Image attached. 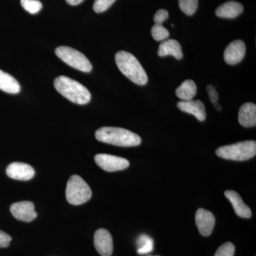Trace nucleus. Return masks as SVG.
Segmentation results:
<instances>
[{"instance_id":"obj_1","label":"nucleus","mask_w":256,"mask_h":256,"mask_svg":"<svg viewBox=\"0 0 256 256\" xmlns=\"http://www.w3.org/2000/svg\"><path fill=\"white\" fill-rule=\"evenodd\" d=\"M100 142L120 146H134L141 144V138L136 133L120 128L104 127L96 132Z\"/></svg>"},{"instance_id":"obj_2","label":"nucleus","mask_w":256,"mask_h":256,"mask_svg":"<svg viewBox=\"0 0 256 256\" xmlns=\"http://www.w3.org/2000/svg\"><path fill=\"white\" fill-rule=\"evenodd\" d=\"M54 87L64 97L78 105L88 104L92 99V94L86 88L76 80L64 76L56 78Z\"/></svg>"},{"instance_id":"obj_3","label":"nucleus","mask_w":256,"mask_h":256,"mask_svg":"<svg viewBox=\"0 0 256 256\" xmlns=\"http://www.w3.org/2000/svg\"><path fill=\"white\" fill-rule=\"evenodd\" d=\"M116 62L120 70L131 82L140 86L148 84L146 70L136 56L129 52L120 50L116 55Z\"/></svg>"},{"instance_id":"obj_4","label":"nucleus","mask_w":256,"mask_h":256,"mask_svg":"<svg viewBox=\"0 0 256 256\" xmlns=\"http://www.w3.org/2000/svg\"><path fill=\"white\" fill-rule=\"evenodd\" d=\"M217 156L224 159L234 161H245L254 158L256 154L255 141H244L220 146L216 151Z\"/></svg>"},{"instance_id":"obj_5","label":"nucleus","mask_w":256,"mask_h":256,"mask_svg":"<svg viewBox=\"0 0 256 256\" xmlns=\"http://www.w3.org/2000/svg\"><path fill=\"white\" fill-rule=\"evenodd\" d=\"M66 196L69 204L77 206L88 202L92 198V191L80 176L72 175L67 183Z\"/></svg>"},{"instance_id":"obj_6","label":"nucleus","mask_w":256,"mask_h":256,"mask_svg":"<svg viewBox=\"0 0 256 256\" xmlns=\"http://www.w3.org/2000/svg\"><path fill=\"white\" fill-rule=\"evenodd\" d=\"M55 53L60 60L72 68L85 73H89L92 70V66L90 60L78 50L72 47L62 46L56 48Z\"/></svg>"},{"instance_id":"obj_7","label":"nucleus","mask_w":256,"mask_h":256,"mask_svg":"<svg viewBox=\"0 0 256 256\" xmlns=\"http://www.w3.org/2000/svg\"><path fill=\"white\" fill-rule=\"evenodd\" d=\"M98 166L107 172H116L127 169L130 166L128 160L108 154H98L95 156Z\"/></svg>"},{"instance_id":"obj_8","label":"nucleus","mask_w":256,"mask_h":256,"mask_svg":"<svg viewBox=\"0 0 256 256\" xmlns=\"http://www.w3.org/2000/svg\"><path fill=\"white\" fill-rule=\"evenodd\" d=\"M10 212L14 218L22 222H32L37 216L34 205L31 202L24 201L12 204L10 206Z\"/></svg>"},{"instance_id":"obj_9","label":"nucleus","mask_w":256,"mask_h":256,"mask_svg":"<svg viewBox=\"0 0 256 256\" xmlns=\"http://www.w3.org/2000/svg\"><path fill=\"white\" fill-rule=\"evenodd\" d=\"M94 245L97 252L102 256H110L114 250L112 238L108 230L100 228L94 235Z\"/></svg>"},{"instance_id":"obj_10","label":"nucleus","mask_w":256,"mask_h":256,"mask_svg":"<svg viewBox=\"0 0 256 256\" xmlns=\"http://www.w3.org/2000/svg\"><path fill=\"white\" fill-rule=\"evenodd\" d=\"M196 224L200 233L204 236H208L213 232L215 226V216L210 210L198 208L196 213Z\"/></svg>"},{"instance_id":"obj_11","label":"nucleus","mask_w":256,"mask_h":256,"mask_svg":"<svg viewBox=\"0 0 256 256\" xmlns=\"http://www.w3.org/2000/svg\"><path fill=\"white\" fill-rule=\"evenodd\" d=\"M246 44L242 40H236L229 44L224 50V60L229 65L240 63L246 54Z\"/></svg>"},{"instance_id":"obj_12","label":"nucleus","mask_w":256,"mask_h":256,"mask_svg":"<svg viewBox=\"0 0 256 256\" xmlns=\"http://www.w3.org/2000/svg\"><path fill=\"white\" fill-rule=\"evenodd\" d=\"M6 173L9 178L21 181H28L35 175L34 168L22 162L11 163L6 168Z\"/></svg>"},{"instance_id":"obj_13","label":"nucleus","mask_w":256,"mask_h":256,"mask_svg":"<svg viewBox=\"0 0 256 256\" xmlns=\"http://www.w3.org/2000/svg\"><path fill=\"white\" fill-rule=\"evenodd\" d=\"M178 108L186 114H194L198 120L204 121L206 117V109L200 100H182L178 104Z\"/></svg>"},{"instance_id":"obj_14","label":"nucleus","mask_w":256,"mask_h":256,"mask_svg":"<svg viewBox=\"0 0 256 256\" xmlns=\"http://www.w3.org/2000/svg\"><path fill=\"white\" fill-rule=\"evenodd\" d=\"M224 194L233 205L234 210L238 216L244 218H249L252 217V210L244 203L242 197L237 192L228 190L225 192Z\"/></svg>"},{"instance_id":"obj_15","label":"nucleus","mask_w":256,"mask_h":256,"mask_svg":"<svg viewBox=\"0 0 256 256\" xmlns=\"http://www.w3.org/2000/svg\"><path fill=\"white\" fill-rule=\"evenodd\" d=\"M238 121L246 128L255 127L256 124V106L252 102H246L240 107Z\"/></svg>"},{"instance_id":"obj_16","label":"nucleus","mask_w":256,"mask_h":256,"mask_svg":"<svg viewBox=\"0 0 256 256\" xmlns=\"http://www.w3.org/2000/svg\"><path fill=\"white\" fill-rule=\"evenodd\" d=\"M244 11V6L235 1L227 2L217 8L216 14L218 18H233L240 15Z\"/></svg>"},{"instance_id":"obj_17","label":"nucleus","mask_w":256,"mask_h":256,"mask_svg":"<svg viewBox=\"0 0 256 256\" xmlns=\"http://www.w3.org/2000/svg\"><path fill=\"white\" fill-rule=\"evenodd\" d=\"M158 54L160 56L162 57L172 56L178 60L183 58L181 44L174 40H168L163 42L160 45Z\"/></svg>"},{"instance_id":"obj_18","label":"nucleus","mask_w":256,"mask_h":256,"mask_svg":"<svg viewBox=\"0 0 256 256\" xmlns=\"http://www.w3.org/2000/svg\"><path fill=\"white\" fill-rule=\"evenodd\" d=\"M0 90L8 94H18L21 90L20 84L10 74L0 70Z\"/></svg>"},{"instance_id":"obj_19","label":"nucleus","mask_w":256,"mask_h":256,"mask_svg":"<svg viewBox=\"0 0 256 256\" xmlns=\"http://www.w3.org/2000/svg\"><path fill=\"white\" fill-rule=\"evenodd\" d=\"M196 84L192 80H186L181 84L176 90V95L182 100H192L196 95Z\"/></svg>"},{"instance_id":"obj_20","label":"nucleus","mask_w":256,"mask_h":256,"mask_svg":"<svg viewBox=\"0 0 256 256\" xmlns=\"http://www.w3.org/2000/svg\"><path fill=\"white\" fill-rule=\"evenodd\" d=\"M198 0H178V6L184 13L192 16L198 8Z\"/></svg>"},{"instance_id":"obj_21","label":"nucleus","mask_w":256,"mask_h":256,"mask_svg":"<svg viewBox=\"0 0 256 256\" xmlns=\"http://www.w3.org/2000/svg\"><path fill=\"white\" fill-rule=\"evenodd\" d=\"M24 9L32 14H36L42 9V3L38 0H21Z\"/></svg>"},{"instance_id":"obj_22","label":"nucleus","mask_w":256,"mask_h":256,"mask_svg":"<svg viewBox=\"0 0 256 256\" xmlns=\"http://www.w3.org/2000/svg\"><path fill=\"white\" fill-rule=\"evenodd\" d=\"M152 36L156 41H163L170 36V32L162 24H156L151 30Z\"/></svg>"},{"instance_id":"obj_23","label":"nucleus","mask_w":256,"mask_h":256,"mask_svg":"<svg viewBox=\"0 0 256 256\" xmlns=\"http://www.w3.org/2000/svg\"><path fill=\"white\" fill-rule=\"evenodd\" d=\"M235 254V246L232 242H227L220 246L214 256H234Z\"/></svg>"},{"instance_id":"obj_24","label":"nucleus","mask_w":256,"mask_h":256,"mask_svg":"<svg viewBox=\"0 0 256 256\" xmlns=\"http://www.w3.org/2000/svg\"><path fill=\"white\" fill-rule=\"evenodd\" d=\"M116 0H95L94 10L96 13L104 12L114 4Z\"/></svg>"},{"instance_id":"obj_25","label":"nucleus","mask_w":256,"mask_h":256,"mask_svg":"<svg viewBox=\"0 0 256 256\" xmlns=\"http://www.w3.org/2000/svg\"><path fill=\"white\" fill-rule=\"evenodd\" d=\"M169 18V13L166 10L161 9L158 10L154 16V21L158 24H162L164 21H166Z\"/></svg>"},{"instance_id":"obj_26","label":"nucleus","mask_w":256,"mask_h":256,"mask_svg":"<svg viewBox=\"0 0 256 256\" xmlns=\"http://www.w3.org/2000/svg\"><path fill=\"white\" fill-rule=\"evenodd\" d=\"M153 248H154V242L152 238L150 239L146 244L142 246V247L138 249V254L140 255H144V254H149L152 252Z\"/></svg>"},{"instance_id":"obj_27","label":"nucleus","mask_w":256,"mask_h":256,"mask_svg":"<svg viewBox=\"0 0 256 256\" xmlns=\"http://www.w3.org/2000/svg\"><path fill=\"white\" fill-rule=\"evenodd\" d=\"M12 240V237L9 234L5 233L0 230V248H6L9 246L10 242Z\"/></svg>"},{"instance_id":"obj_28","label":"nucleus","mask_w":256,"mask_h":256,"mask_svg":"<svg viewBox=\"0 0 256 256\" xmlns=\"http://www.w3.org/2000/svg\"><path fill=\"white\" fill-rule=\"evenodd\" d=\"M207 92H208V98H210V100L212 101L213 104L217 102L218 100V94L216 90L215 86L213 85H208L207 86Z\"/></svg>"},{"instance_id":"obj_29","label":"nucleus","mask_w":256,"mask_h":256,"mask_svg":"<svg viewBox=\"0 0 256 256\" xmlns=\"http://www.w3.org/2000/svg\"><path fill=\"white\" fill-rule=\"evenodd\" d=\"M66 2L68 3V4L72 5V6H76V5L80 4L84 0H66Z\"/></svg>"},{"instance_id":"obj_30","label":"nucleus","mask_w":256,"mask_h":256,"mask_svg":"<svg viewBox=\"0 0 256 256\" xmlns=\"http://www.w3.org/2000/svg\"><path fill=\"white\" fill-rule=\"evenodd\" d=\"M215 108L217 110H222V107H220V104H218V102H216L214 104H213Z\"/></svg>"}]
</instances>
